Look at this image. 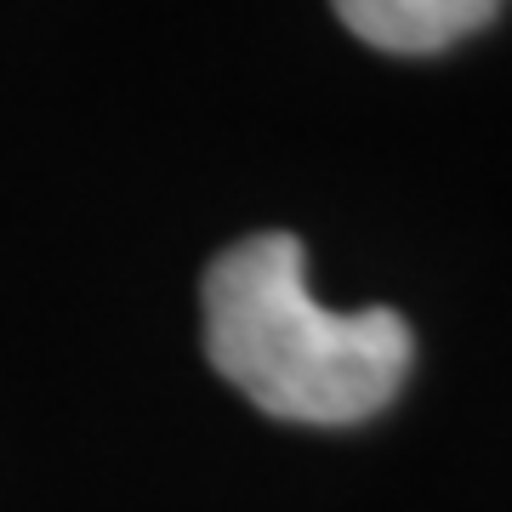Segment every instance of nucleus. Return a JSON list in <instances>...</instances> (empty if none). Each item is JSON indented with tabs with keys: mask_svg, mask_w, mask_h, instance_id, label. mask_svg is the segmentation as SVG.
Returning <instances> with one entry per match:
<instances>
[{
	"mask_svg": "<svg viewBox=\"0 0 512 512\" xmlns=\"http://www.w3.org/2000/svg\"><path fill=\"white\" fill-rule=\"evenodd\" d=\"M205 353L256 410L353 427L393 404L416 336L393 308L330 313L308 291L296 234H251L205 268Z\"/></svg>",
	"mask_w": 512,
	"mask_h": 512,
	"instance_id": "nucleus-1",
	"label": "nucleus"
},
{
	"mask_svg": "<svg viewBox=\"0 0 512 512\" xmlns=\"http://www.w3.org/2000/svg\"><path fill=\"white\" fill-rule=\"evenodd\" d=\"M501 0H336V18L353 35L393 57H433L478 35Z\"/></svg>",
	"mask_w": 512,
	"mask_h": 512,
	"instance_id": "nucleus-2",
	"label": "nucleus"
}]
</instances>
